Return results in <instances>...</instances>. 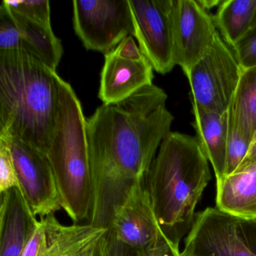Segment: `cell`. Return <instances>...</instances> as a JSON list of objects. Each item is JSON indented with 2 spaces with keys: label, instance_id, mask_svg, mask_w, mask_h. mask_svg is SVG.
Wrapping results in <instances>:
<instances>
[{
  "label": "cell",
  "instance_id": "cell-4",
  "mask_svg": "<svg viewBox=\"0 0 256 256\" xmlns=\"http://www.w3.org/2000/svg\"><path fill=\"white\" fill-rule=\"evenodd\" d=\"M46 156L62 209L74 224L89 222L94 182L86 137V118L72 86L60 78L54 128Z\"/></svg>",
  "mask_w": 256,
  "mask_h": 256
},
{
  "label": "cell",
  "instance_id": "cell-25",
  "mask_svg": "<svg viewBox=\"0 0 256 256\" xmlns=\"http://www.w3.org/2000/svg\"><path fill=\"white\" fill-rule=\"evenodd\" d=\"M100 256H148L146 251L130 246L118 240L108 229L107 238Z\"/></svg>",
  "mask_w": 256,
  "mask_h": 256
},
{
  "label": "cell",
  "instance_id": "cell-29",
  "mask_svg": "<svg viewBox=\"0 0 256 256\" xmlns=\"http://www.w3.org/2000/svg\"><path fill=\"white\" fill-rule=\"evenodd\" d=\"M197 2L204 10L208 11V10L215 8V7L218 8L221 2H222V0H199Z\"/></svg>",
  "mask_w": 256,
  "mask_h": 256
},
{
  "label": "cell",
  "instance_id": "cell-28",
  "mask_svg": "<svg viewBox=\"0 0 256 256\" xmlns=\"http://www.w3.org/2000/svg\"><path fill=\"white\" fill-rule=\"evenodd\" d=\"M256 162V130L252 138L251 142H250V148H248V152L244 161L241 163L236 172L241 170V169L245 168L251 164Z\"/></svg>",
  "mask_w": 256,
  "mask_h": 256
},
{
  "label": "cell",
  "instance_id": "cell-18",
  "mask_svg": "<svg viewBox=\"0 0 256 256\" xmlns=\"http://www.w3.org/2000/svg\"><path fill=\"white\" fill-rule=\"evenodd\" d=\"M256 0H222L214 14V24L224 42L232 48L254 23Z\"/></svg>",
  "mask_w": 256,
  "mask_h": 256
},
{
  "label": "cell",
  "instance_id": "cell-2",
  "mask_svg": "<svg viewBox=\"0 0 256 256\" xmlns=\"http://www.w3.org/2000/svg\"><path fill=\"white\" fill-rule=\"evenodd\" d=\"M210 180L209 162L196 138L172 132L145 182L160 230L176 248L194 224L196 206Z\"/></svg>",
  "mask_w": 256,
  "mask_h": 256
},
{
  "label": "cell",
  "instance_id": "cell-9",
  "mask_svg": "<svg viewBox=\"0 0 256 256\" xmlns=\"http://www.w3.org/2000/svg\"><path fill=\"white\" fill-rule=\"evenodd\" d=\"M108 233L89 223L65 226L50 214L38 220L23 256H100Z\"/></svg>",
  "mask_w": 256,
  "mask_h": 256
},
{
  "label": "cell",
  "instance_id": "cell-13",
  "mask_svg": "<svg viewBox=\"0 0 256 256\" xmlns=\"http://www.w3.org/2000/svg\"><path fill=\"white\" fill-rule=\"evenodd\" d=\"M109 230L120 240L148 251L162 232L146 188L145 178L136 182L114 214Z\"/></svg>",
  "mask_w": 256,
  "mask_h": 256
},
{
  "label": "cell",
  "instance_id": "cell-10",
  "mask_svg": "<svg viewBox=\"0 0 256 256\" xmlns=\"http://www.w3.org/2000/svg\"><path fill=\"white\" fill-rule=\"evenodd\" d=\"M154 71V67L136 44L134 37L130 36L104 54L98 98L106 104L122 101L139 90L152 84Z\"/></svg>",
  "mask_w": 256,
  "mask_h": 256
},
{
  "label": "cell",
  "instance_id": "cell-12",
  "mask_svg": "<svg viewBox=\"0 0 256 256\" xmlns=\"http://www.w3.org/2000/svg\"><path fill=\"white\" fill-rule=\"evenodd\" d=\"M174 54L186 76L214 46L218 34L212 17L196 0H173Z\"/></svg>",
  "mask_w": 256,
  "mask_h": 256
},
{
  "label": "cell",
  "instance_id": "cell-17",
  "mask_svg": "<svg viewBox=\"0 0 256 256\" xmlns=\"http://www.w3.org/2000/svg\"><path fill=\"white\" fill-rule=\"evenodd\" d=\"M10 10L18 26L24 50L40 60L50 70L56 71L62 59L64 48L60 40L54 34L52 26L31 20Z\"/></svg>",
  "mask_w": 256,
  "mask_h": 256
},
{
  "label": "cell",
  "instance_id": "cell-14",
  "mask_svg": "<svg viewBox=\"0 0 256 256\" xmlns=\"http://www.w3.org/2000/svg\"><path fill=\"white\" fill-rule=\"evenodd\" d=\"M0 256H23L38 220L19 188L0 193Z\"/></svg>",
  "mask_w": 256,
  "mask_h": 256
},
{
  "label": "cell",
  "instance_id": "cell-21",
  "mask_svg": "<svg viewBox=\"0 0 256 256\" xmlns=\"http://www.w3.org/2000/svg\"><path fill=\"white\" fill-rule=\"evenodd\" d=\"M24 50L18 26L10 8L2 2L0 6V52Z\"/></svg>",
  "mask_w": 256,
  "mask_h": 256
},
{
  "label": "cell",
  "instance_id": "cell-3",
  "mask_svg": "<svg viewBox=\"0 0 256 256\" xmlns=\"http://www.w3.org/2000/svg\"><path fill=\"white\" fill-rule=\"evenodd\" d=\"M60 78L24 50L0 52V134H10L46 155Z\"/></svg>",
  "mask_w": 256,
  "mask_h": 256
},
{
  "label": "cell",
  "instance_id": "cell-15",
  "mask_svg": "<svg viewBox=\"0 0 256 256\" xmlns=\"http://www.w3.org/2000/svg\"><path fill=\"white\" fill-rule=\"evenodd\" d=\"M192 122L196 139L215 174L216 180L226 176L228 114L210 112L192 104Z\"/></svg>",
  "mask_w": 256,
  "mask_h": 256
},
{
  "label": "cell",
  "instance_id": "cell-22",
  "mask_svg": "<svg viewBox=\"0 0 256 256\" xmlns=\"http://www.w3.org/2000/svg\"><path fill=\"white\" fill-rule=\"evenodd\" d=\"M2 2L12 11L31 20L52 26L48 0H4Z\"/></svg>",
  "mask_w": 256,
  "mask_h": 256
},
{
  "label": "cell",
  "instance_id": "cell-7",
  "mask_svg": "<svg viewBox=\"0 0 256 256\" xmlns=\"http://www.w3.org/2000/svg\"><path fill=\"white\" fill-rule=\"evenodd\" d=\"M139 48L161 74L174 68L173 0H130Z\"/></svg>",
  "mask_w": 256,
  "mask_h": 256
},
{
  "label": "cell",
  "instance_id": "cell-30",
  "mask_svg": "<svg viewBox=\"0 0 256 256\" xmlns=\"http://www.w3.org/2000/svg\"><path fill=\"white\" fill-rule=\"evenodd\" d=\"M254 25H256V16H254V23H253L252 26H254Z\"/></svg>",
  "mask_w": 256,
  "mask_h": 256
},
{
  "label": "cell",
  "instance_id": "cell-24",
  "mask_svg": "<svg viewBox=\"0 0 256 256\" xmlns=\"http://www.w3.org/2000/svg\"><path fill=\"white\" fill-rule=\"evenodd\" d=\"M232 49L242 70L256 66V25Z\"/></svg>",
  "mask_w": 256,
  "mask_h": 256
},
{
  "label": "cell",
  "instance_id": "cell-16",
  "mask_svg": "<svg viewBox=\"0 0 256 256\" xmlns=\"http://www.w3.org/2000/svg\"><path fill=\"white\" fill-rule=\"evenodd\" d=\"M216 204L236 218L256 220V162L216 180Z\"/></svg>",
  "mask_w": 256,
  "mask_h": 256
},
{
  "label": "cell",
  "instance_id": "cell-11",
  "mask_svg": "<svg viewBox=\"0 0 256 256\" xmlns=\"http://www.w3.org/2000/svg\"><path fill=\"white\" fill-rule=\"evenodd\" d=\"M8 136L19 188L34 215L40 218L62 209L54 175L46 154Z\"/></svg>",
  "mask_w": 256,
  "mask_h": 256
},
{
  "label": "cell",
  "instance_id": "cell-6",
  "mask_svg": "<svg viewBox=\"0 0 256 256\" xmlns=\"http://www.w3.org/2000/svg\"><path fill=\"white\" fill-rule=\"evenodd\" d=\"M73 26L86 50L106 54L134 35L130 0H74Z\"/></svg>",
  "mask_w": 256,
  "mask_h": 256
},
{
  "label": "cell",
  "instance_id": "cell-8",
  "mask_svg": "<svg viewBox=\"0 0 256 256\" xmlns=\"http://www.w3.org/2000/svg\"><path fill=\"white\" fill-rule=\"evenodd\" d=\"M181 256H256L240 220L216 208L196 214Z\"/></svg>",
  "mask_w": 256,
  "mask_h": 256
},
{
  "label": "cell",
  "instance_id": "cell-5",
  "mask_svg": "<svg viewBox=\"0 0 256 256\" xmlns=\"http://www.w3.org/2000/svg\"><path fill=\"white\" fill-rule=\"evenodd\" d=\"M242 72L233 50L218 34L209 52L186 76L192 104L210 112H228Z\"/></svg>",
  "mask_w": 256,
  "mask_h": 256
},
{
  "label": "cell",
  "instance_id": "cell-1",
  "mask_svg": "<svg viewBox=\"0 0 256 256\" xmlns=\"http://www.w3.org/2000/svg\"><path fill=\"white\" fill-rule=\"evenodd\" d=\"M168 95L148 85L121 102L103 104L86 118L94 182L89 224L110 228L114 214L144 179L160 145L172 132Z\"/></svg>",
  "mask_w": 256,
  "mask_h": 256
},
{
  "label": "cell",
  "instance_id": "cell-27",
  "mask_svg": "<svg viewBox=\"0 0 256 256\" xmlns=\"http://www.w3.org/2000/svg\"><path fill=\"white\" fill-rule=\"evenodd\" d=\"M240 223L247 241L256 252V220H240Z\"/></svg>",
  "mask_w": 256,
  "mask_h": 256
},
{
  "label": "cell",
  "instance_id": "cell-23",
  "mask_svg": "<svg viewBox=\"0 0 256 256\" xmlns=\"http://www.w3.org/2000/svg\"><path fill=\"white\" fill-rule=\"evenodd\" d=\"M12 188H19L10 137L0 134V193Z\"/></svg>",
  "mask_w": 256,
  "mask_h": 256
},
{
  "label": "cell",
  "instance_id": "cell-19",
  "mask_svg": "<svg viewBox=\"0 0 256 256\" xmlns=\"http://www.w3.org/2000/svg\"><path fill=\"white\" fill-rule=\"evenodd\" d=\"M228 113L234 126L251 140L256 130V66L242 70Z\"/></svg>",
  "mask_w": 256,
  "mask_h": 256
},
{
  "label": "cell",
  "instance_id": "cell-26",
  "mask_svg": "<svg viewBox=\"0 0 256 256\" xmlns=\"http://www.w3.org/2000/svg\"><path fill=\"white\" fill-rule=\"evenodd\" d=\"M148 256H181L179 248L169 242L162 234L158 236L156 242L146 251Z\"/></svg>",
  "mask_w": 256,
  "mask_h": 256
},
{
  "label": "cell",
  "instance_id": "cell-20",
  "mask_svg": "<svg viewBox=\"0 0 256 256\" xmlns=\"http://www.w3.org/2000/svg\"><path fill=\"white\" fill-rule=\"evenodd\" d=\"M250 142L234 126L228 116L226 176L234 173L240 166L248 152Z\"/></svg>",
  "mask_w": 256,
  "mask_h": 256
}]
</instances>
